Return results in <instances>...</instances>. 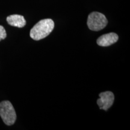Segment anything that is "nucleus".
Wrapping results in <instances>:
<instances>
[{
  "label": "nucleus",
  "instance_id": "nucleus-1",
  "mask_svg": "<svg viewBox=\"0 0 130 130\" xmlns=\"http://www.w3.org/2000/svg\"><path fill=\"white\" fill-rule=\"evenodd\" d=\"M54 28V22L51 19H44L39 21L30 30L31 38L39 40L48 36Z\"/></svg>",
  "mask_w": 130,
  "mask_h": 130
},
{
  "label": "nucleus",
  "instance_id": "nucleus-2",
  "mask_svg": "<svg viewBox=\"0 0 130 130\" xmlns=\"http://www.w3.org/2000/svg\"><path fill=\"white\" fill-rule=\"evenodd\" d=\"M0 116L7 125H13L16 119L14 108L9 101H4L0 103Z\"/></svg>",
  "mask_w": 130,
  "mask_h": 130
},
{
  "label": "nucleus",
  "instance_id": "nucleus-3",
  "mask_svg": "<svg viewBox=\"0 0 130 130\" xmlns=\"http://www.w3.org/2000/svg\"><path fill=\"white\" fill-rule=\"evenodd\" d=\"M108 21L105 16L101 13L93 12L89 14L87 24L89 28L92 31H98L106 27Z\"/></svg>",
  "mask_w": 130,
  "mask_h": 130
},
{
  "label": "nucleus",
  "instance_id": "nucleus-4",
  "mask_svg": "<svg viewBox=\"0 0 130 130\" xmlns=\"http://www.w3.org/2000/svg\"><path fill=\"white\" fill-rule=\"evenodd\" d=\"M114 101V94L110 91H107L100 94V99L97 100V104L101 110L107 111L113 105Z\"/></svg>",
  "mask_w": 130,
  "mask_h": 130
},
{
  "label": "nucleus",
  "instance_id": "nucleus-5",
  "mask_svg": "<svg viewBox=\"0 0 130 130\" xmlns=\"http://www.w3.org/2000/svg\"><path fill=\"white\" fill-rule=\"evenodd\" d=\"M119 39L118 35L115 32H110L102 35L96 40L97 44L100 46H108L114 44Z\"/></svg>",
  "mask_w": 130,
  "mask_h": 130
},
{
  "label": "nucleus",
  "instance_id": "nucleus-6",
  "mask_svg": "<svg viewBox=\"0 0 130 130\" xmlns=\"http://www.w3.org/2000/svg\"><path fill=\"white\" fill-rule=\"evenodd\" d=\"M7 23L13 27L22 28L26 25V21L23 16L19 14H12L7 18Z\"/></svg>",
  "mask_w": 130,
  "mask_h": 130
},
{
  "label": "nucleus",
  "instance_id": "nucleus-7",
  "mask_svg": "<svg viewBox=\"0 0 130 130\" xmlns=\"http://www.w3.org/2000/svg\"><path fill=\"white\" fill-rule=\"evenodd\" d=\"M7 37V33L5 28L2 25H0V41L4 40Z\"/></svg>",
  "mask_w": 130,
  "mask_h": 130
}]
</instances>
